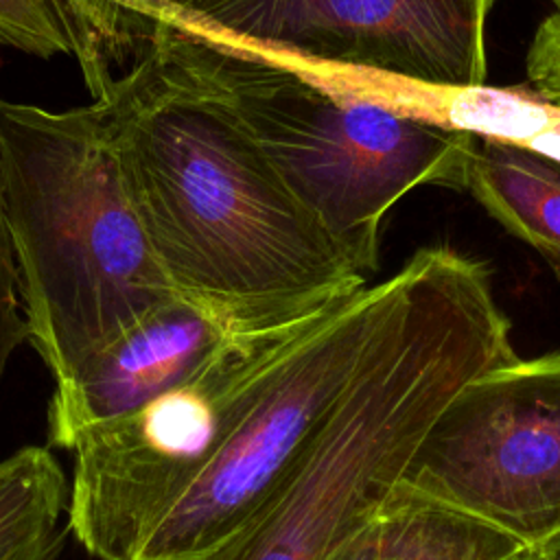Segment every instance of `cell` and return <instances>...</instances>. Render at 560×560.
<instances>
[{
    "label": "cell",
    "mask_w": 560,
    "mask_h": 560,
    "mask_svg": "<svg viewBox=\"0 0 560 560\" xmlns=\"http://www.w3.org/2000/svg\"><path fill=\"white\" fill-rule=\"evenodd\" d=\"M98 59L112 68L127 55L136 59L175 15V0H66Z\"/></svg>",
    "instance_id": "5bb4252c"
},
{
    "label": "cell",
    "mask_w": 560,
    "mask_h": 560,
    "mask_svg": "<svg viewBox=\"0 0 560 560\" xmlns=\"http://www.w3.org/2000/svg\"><path fill=\"white\" fill-rule=\"evenodd\" d=\"M319 313L262 308L177 291L55 378L46 413L48 446L70 451L83 431L186 381L238 337Z\"/></svg>",
    "instance_id": "9c48e42d"
},
{
    "label": "cell",
    "mask_w": 560,
    "mask_h": 560,
    "mask_svg": "<svg viewBox=\"0 0 560 560\" xmlns=\"http://www.w3.org/2000/svg\"><path fill=\"white\" fill-rule=\"evenodd\" d=\"M407 265L326 311L133 560H221L293 470L394 315Z\"/></svg>",
    "instance_id": "8992f818"
},
{
    "label": "cell",
    "mask_w": 560,
    "mask_h": 560,
    "mask_svg": "<svg viewBox=\"0 0 560 560\" xmlns=\"http://www.w3.org/2000/svg\"><path fill=\"white\" fill-rule=\"evenodd\" d=\"M405 265V293L361 370L221 560H328L385 508L457 392L516 357L486 260L435 243Z\"/></svg>",
    "instance_id": "7a4b0ae2"
},
{
    "label": "cell",
    "mask_w": 560,
    "mask_h": 560,
    "mask_svg": "<svg viewBox=\"0 0 560 560\" xmlns=\"http://www.w3.org/2000/svg\"><path fill=\"white\" fill-rule=\"evenodd\" d=\"M168 24L225 90L284 184L368 278L378 269L392 206L420 186L459 190L475 136L398 116L317 66Z\"/></svg>",
    "instance_id": "277c9868"
},
{
    "label": "cell",
    "mask_w": 560,
    "mask_h": 560,
    "mask_svg": "<svg viewBox=\"0 0 560 560\" xmlns=\"http://www.w3.org/2000/svg\"><path fill=\"white\" fill-rule=\"evenodd\" d=\"M0 44L35 57H72L90 92L112 74L66 0H0Z\"/></svg>",
    "instance_id": "4fadbf2b"
},
{
    "label": "cell",
    "mask_w": 560,
    "mask_h": 560,
    "mask_svg": "<svg viewBox=\"0 0 560 560\" xmlns=\"http://www.w3.org/2000/svg\"><path fill=\"white\" fill-rule=\"evenodd\" d=\"M551 96H553L556 103H560V52L556 57L553 72H551Z\"/></svg>",
    "instance_id": "d6986e66"
},
{
    "label": "cell",
    "mask_w": 560,
    "mask_h": 560,
    "mask_svg": "<svg viewBox=\"0 0 560 560\" xmlns=\"http://www.w3.org/2000/svg\"><path fill=\"white\" fill-rule=\"evenodd\" d=\"M405 492L409 514L396 560H512L525 549L512 534L483 518Z\"/></svg>",
    "instance_id": "7c38bea8"
},
{
    "label": "cell",
    "mask_w": 560,
    "mask_h": 560,
    "mask_svg": "<svg viewBox=\"0 0 560 560\" xmlns=\"http://www.w3.org/2000/svg\"><path fill=\"white\" fill-rule=\"evenodd\" d=\"M409 514V497L396 486L385 508L328 560H396Z\"/></svg>",
    "instance_id": "9a60e30c"
},
{
    "label": "cell",
    "mask_w": 560,
    "mask_h": 560,
    "mask_svg": "<svg viewBox=\"0 0 560 560\" xmlns=\"http://www.w3.org/2000/svg\"><path fill=\"white\" fill-rule=\"evenodd\" d=\"M0 160L28 343L61 378L177 293L136 210L101 98H0Z\"/></svg>",
    "instance_id": "3957f363"
},
{
    "label": "cell",
    "mask_w": 560,
    "mask_h": 560,
    "mask_svg": "<svg viewBox=\"0 0 560 560\" xmlns=\"http://www.w3.org/2000/svg\"><path fill=\"white\" fill-rule=\"evenodd\" d=\"M512 560H560V534L540 545L521 549Z\"/></svg>",
    "instance_id": "e0dca14e"
},
{
    "label": "cell",
    "mask_w": 560,
    "mask_h": 560,
    "mask_svg": "<svg viewBox=\"0 0 560 560\" xmlns=\"http://www.w3.org/2000/svg\"><path fill=\"white\" fill-rule=\"evenodd\" d=\"M324 313L238 337L186 381L83 431L70 446L74 540L98 560H133Z\"/></svg>",
    "instance_id": "5b68a950"
},
{
    "label": "cell",
    "mask_w": 560,
    "mask_h": 560,
    "mask_svg": "<svg viewBox=\"0 0 560 560\" xmlns=\"http://www.w3.org/2000/svg\"><path fill=\"white\" fill-rule=\"evenodd\" d=\"M70 479L50 446L0 459V560H59L70 534Z\"/></svg>",
    "instance_id": "8fae6325"
},
{
    "label": "cell",
    "mask_w": 560,
    "mask_h": 560,
    "mask_svg": "<svg viewBox=\"0 0 560 560\" xmlns=\"http://www.w3.org/2000/svg\"><path fill=\"white\" fill-rule=\"evenodd\" d=\"M459 190L510 236L532 247L560 284V164L527 149L477 138Z\"/></svg>",
    "instance_id": "30bf717a"
},
{
    "label": "cell",
    "mask_w": 560,
    "mask_h": 560,
    "mask_svg": "<svg viewBox=\"0 0 560 560\" xmlns=\"http://www.w3.org/2000/svg\"><path fill=\"white\" fill-rule=\"evenodd\" d=\"M210 2H214V0H175V15L173 18H182V15L195 13V11L203 9V7H208Z\"/></svg>",
    "instance_id": "ac0fdd59"
},
{
    "label": "cell",
    "mask_w": 560,
    "mask_h": 560,
    "mask_svg": "<svg viewBox=\"0 0 560 560\" xmlns=\"http://www.w3.org/2000/svg\"><path fill=\"white\" fill-rule=\"evenodd\" d=\"M549 2H551V4H553L558 11H560V0H549Z\"/></svg>",
    "instance_id": "ffe728a7"
},
{
    "label": "cell",
    "mask_w": 560,
    "mask_h": 560,
    "mask_svg": "<svg viewBox=\"0 0 560 560\" xmlns=\"http://www.w3.org/2000/svg\"><path fill=\"white\" fill-rule=\"evenodd\" d=\"M28 341V326L22 311L18 269L4 217V186H2V160H0V378L15 354V350Z\"/></svg>",
    "instance_id": "2e32d148"
},
{
    "label": "cell",
    "mask_w": 560,
    "mask_h": 560,
    "mask_svg": "<svg viewBox=\"0 0 560 560\" xmlns=\"http://www.w3.org/2000/svg\"><path fill=\"white\" fill-rule=\"evenodd\" d=\"M400 486L483 518L525 547L560 534V352L514 357L444 407Z\"/></svg>",
    "instance_id": "52a82bcc"
},
{
    "label": "cell",
    "mask_w": 560,
    "mask_h": 560,
    "mask_svg": "<svg viewBox=\"0 0 560 560\" xmlns=\"http://www.w3.org/2000/svg\"><path fill=\"white\" fill-rule=\"evenodd\" d=\"M494 0H214L173 18L284 59L477 85Z\"/></svg>",
    "instance_id": "ba28073f"
},
{
    "label": "cell",
    "mask_w": 560,
    "mask_h": 560,
    "mask_svg": "<svg viewBox=\"0 0 560 560\" xmlns=\"http://www.w3.org/2000/svg\"><path fill=\"white\" fill-rule=\"evenodd\" d=\"M92 98L109 112L136 210L177 291L319 313L370 284L168 22Z\"/></svg>",
    "instance_id": "6da1fadb"
}]
</instances>
